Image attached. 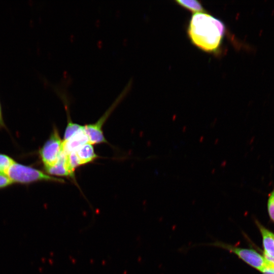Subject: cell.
I'll list each match as a JSON object with an SVG mask.
<instances>
[{
	"instance_id": "cell-8",
	"label": "cell",
	"mask_w": 274,
	"mask_h": 274,
	"mask_svg": "<svg viewBox=\"0 0 274 274\" xmlns=\"http://www.w3.org/2000/svg\"><path fill=\"white\" fill-rule=\"evenodd\" d=\"M66 154L63 152L57 161L52 166L44 168L47 174L67 177L75 179L74 174L69 170L66 164Z\"/></svg>"
},
{
	"instance_id": "cell-7",
	"label": "cell",
	"mask_w": 274,
	"mask_h": 274,
	"mask_svg": "<svg viewBox=\"0 0 274 274\" xmlns=\"http://www.w3.org/2000/svg\"><path fill=\"white\" fill-rule=\"evenodd\" d=\"M261 233L264 255L274 258V233L256 221Z\"/></svg>"
},
{
	"instance_id": "cell-13",
	"label": "cell",
	"mask_w": 274,
	"mask_h": 274,
	"mask_svg": "<svg viewBox=\"0 0 274 274\" xmlns=\"http://www.w3.org/2000/svg\"><path fill=\"white\" fill-rule=\"evenodd\" d=\"M12 184L11 180L7 176L0 174V189L7 187Z\"/></svg>"
},
{
	"instance_id": "cell-2",
	"label": "cell",
	"mask_w": 274,
	"mask_h": 274,
	"mask_svg": "<svg viewBox=\"0 0 274 274\" xmlns=\"http://www.w3.org/2000/svg\"><path fill=\"white\" fill-rule=\"evenodd\" d=\"M7 176L12 183L28 184L40 181L55 182L63 183V179L48 175L32 167L15 162L6 172Z\"/></svg>"
},
{
	"instance_id": "cell-14",
	"label": "cell",
	"mask_w": 274,
	"mask_h": 274,
	"mask_svg": "<svg viewBox=\"0 0 274 274\" xmlns=\"http://www.w3.org/2000/svg\"><path fill=\"white\" fill-rule=\"evenodd\" d=\"M260 271L263 274H274V266L267 261L266 265L260 270Z\"/></svg>"
},
{
	"instance_id": "cell-3",
	"label": "cell",
	"mask_w": 274,
	"mask_h": 274,
	"mask_svg": "<svg viewBox=\"0 0 274 274\" xmlns=\"http://www.w3.org/2000/svg\"><path fill=\"white\" fill-rule=\"evenodd\" d=\"M132 80L131 79L126 84L121 92L111 105L109 108L95 123L84 126V130L88 136L89 143L93 144L108 143L102 130V127L108 118L119 104L124 99L130 91L132 87Z\"/></svg>"
},
{
	"instance_id": "cell-10",
	"label": "cell",
	"mask_w": 274,
	"mask_h": 274,
	"mask_svg": "<svg viewBox=\"0 0 274 274\" xmlns=\"http://www.w3.org/2000/svg\"><path fill=\"white\" fill-rule=\"evenodd\" d=\"M176 3L187 10L194 13L204 12V9L201 4L196 0H177Z\"/></svg>"
},
{
	"instance_id": "cell-9",
	"label": "cell",
	"mask_w": 274,
	"mask_h": 274,
	"mask_svg": "<svg viewBox=\"0 0 274 274\" xmlns=\"http://www.w3.org/2000/svg\"><path fill=\"white\" fill-rule=\"evenodd\" d=\"M75 152L80 165L92 162L98 157L93 145L89 143L83 145Z\"/></svg>"
},
{
	"instance_id": "cell-1",
	"label": "cell",
	"mask_w": 274,
	"mask_h": 274,
	"mask_svg": "<svg viewBox=\"0 0 274 274\" xmlns=\"http://www.w3.org/2000/svg\"><path fill=\"white\" fill-rule=\"evenodd\" d=\"M225 30V26L221 20L202 12L192 16L187 34L196 47L204 52L215 53L221 48Z\"/></svg>"
},
{
	"instance_id": "cell-5",
	"label": "cell",
	"mask_w": 274,
	"mask_h": 274,
	"mask_svg": "<svg viewBox=\"0 0 274 274\" xmlns=\"http://www.w3.org/2000/svg\"><path fill=\"white\" fill-rule=\"evenodd\" d=\"M62 152V140L58 129L54 126L48 139L39 151V154L44 168L53 165Z\"/></svg>"
},
{
	"instance_id": "cell-15",
	"label": "cell",
	"mask_w": 274,
	"mask_h": 274,
	"mask_svg": "<svg viewBox=\"0 0 274 274\" xmlns=\"http://www.w3.org/2000/svg\"><path fill=\"white\" fill-rule=\"evenodd\" d=\"M5 126L3 117L2 105L0 101V128L4 127Z\"/></svg>"
},
{
	"instance_id": "cell-12",
	"label": "cell",
	"mask_w": 274,
	"mask_h": 274,
	"mask_svg": "<svg viewBox=\"0 0 274 274\" xmlns=\"http://www.w3.org/2000/svg\"><path fill=\"white\" fill-rule=\"evenodd\" d=\"M267 209L270 220L274 223V188L268 194Z\"/></svg>"
},
{
	"instance_id": "cell-6",
	"label": "cell",
	"mask_w": 274,
	"mask_h": 274,
	"mask_svg": "<svg viewBox=\"0 0 274 274\" xmlns=\"http://www.w3.org/2000/svg\"><path fill=\"white\" fill-rule=\"evenodd\" d=\"M87 143H89L88 138L83 126L69 139L66 141L62 140V152L65 154H68Z\"/></svg>"
},
{
	"instance_id": "cell-11",
	"label": "cell",
	"mask_w": 274,
	"mask_h": 274,
	"mask_svg": "<svg viewBox=\"0 0 274 274\" xmlns=\"http://www.w3.org/2000/svg\"><path fill=\"white\" fill-rule=\"evenodd\" d=\"M15 161L9 156L0 153V174L5 175L10 167Z\"/></svg>"
},
{
	"instance_id": "cell-4",
	"label": "cell",
	"mask_w": 274,
	"mask_h": 274,
	"mask_svg": "<svg viewBox=\"0 0 274 274\" xmlns=\"http://www.w3.org/2000/svg\"><path fill=\"white\" fill-rule=\"evenodd\" d=\"M222 249L237 256L240 259L253 268L260 271L266 264L267 261L253 249L244 248L216 240L213 242L201 244Z\"/></svg>"
}]
</instances>
